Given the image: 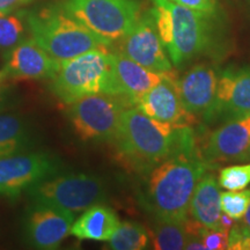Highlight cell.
I'll list each match as a JSON object with an SVG mask.
<instances>
[{
	"mask_svg": "<svg viewBox=\"0 0 250 250\" xmlns=\"http://www.w3.org/2000/svg\"><path fill=\"white\" fill-rule=\"evenodd\" d=\"M208 169L195 145L179 149L148 170L144 199L158 221L184 224L197 183Z\"/></svg>",
	"mask_w": 250,
	"mask_h": 250,
	"instance_id": "obj_1",
	"label": "cell"
},
{
	"mask_svg": "<svg viewBox=\"0 0 250 250\" xmlns=\"http://www.w3.org/2000/svg\"><path fill=\"white\" fill-rule=\"evenodd\" d=\"M112 143L122 160L139 171H148L179 149L197 145L190 125L156 121L136 107L123 112Z\"/></svg>",
	"mask_w": 250,
	"mask_h": 250,
	"instance_id": "obj_2",
	"label": "cell"
},
{
	"mask_svg": "<svg viewBox=\"0 0 250 250\" xmlns=\"http://www.w3.org/2000/svg\"><path fill=\"white\" fill-rule=\"evenodd\" d=\"M30 36L43 50L65 62L95 49H108L98 35L58 2L26 12Z\"/></svg>",
	"mask_w": 250,
	"mask_h": 250,
	"instance_id": "obj_3",
	"label": "cell"
},
{
	"mask_svg": "<svg viewBox=\"0 0 250 250\" xmlns=\"http://www.w3.org/2000/svg\"><path fill=\"white\" fill-rule=\"evenodd\" d=\"M151 12L162 44L174 66H181L210 49L213 42L211 19L171 0H151Z\"/></svg>",
	"mask_w": 250,
	"mask_h": 250,
	"instance_id": "obj_4",
	"label": "cell"
},
{
	"mask_svg": "<svg viewBox=\"0 0 250 250\" xmlns=\"http://www.w3.org/2000/svg\"><path fill=\"white\" fill-rule=\"evenodd\" d=\"M51 90L65 104L94 94L120 95L115 81L112 54L95 49L62 62L51 79Z\"/></svg>",
	"mask_w": 250,
	"mask_h": 250,
	"instance_id": "obj_5",
	"label": "cell"
},
{
	"mask_svg": "<svg viewBox=\"0 0 250 250\" xmlns=\"http://www.w3.org/2000/svg\"><path fill=\"white\" fill-rule=\"evenodd\" d=\"M68 117L73 130L85 142H114L123 112L134 103L124 95L94 94L72 102Z\"/></svg>",
	"mask_w": 250,
	"mask_h": 250,
	"instance_id": "obj_6",
	"label": "cell"
},
{
	"mask_svg": "<svg viewBox=\"0 0 250 250\" xmlns=\"http://www.w3.org/2000/svg\"><path fill=\"white\" fill-rule=\"evenodd\" d=\"M62 4L108 46L120 42L142 15L139 0H62Z\"/></svg>",
	"mask_w": 250,
	"mask_h": 250,
	"instance_id": "obj_7",
	"label": "cell"
},
{
	"mask_svg": "<svg viewBox=\"0 0 250 250\" xmlns=\"http://www.w3.org/2000/svg\"><path fill=\"white\" fill-rule=\"evenodd\" d=\"M34 203L56 206L73 213L100 204L107 196L101 177L86 173L52 175L30 187Z\"/></svg>",
	"mask_w": 250,
	"mask_h": 250,
	"instance_id": "obj_8",
	"label": "cell"
},
{
	"mask_svg": "<svg viewBox=\"0 0 250 250\" xmlns=\"http://www.w3.org/2000/svg\"><path fill=\"white\" fill-rule=\"evenodd\" d=\"M59 162L46 153L23 152L0 158V195L17 197L34 184L57 174Z\"/></svg>",
	"mask_w": 250,
	"mask_h": 250,
	"instance_id": "obj_9",
	"label": "cell"
},
{
	"mask_svg": "<svg viewBox=\"0 0 250 250\" xmlns=\"http://www.w3.org/2000/svg\"><path fill=\"white\" fill-rule=\"evenodd\" d=\"M118 52L156 73L173 71V65L166 55L151 9L140 15L132 29L120 41Z\"/></svg>",
	"mask_w": 250,
	"mask_h": 250,
	"instance_id": "obj_10",
	"label": "cell"
},
{
	"mask_svg": "<svg viewBox=\"0 0 250 250\" xmlns=\"http://www.w3.org/2000/svg\"><path fill=\"white\" fill-rule=\"evenodd\" d=\"M250 116V67L226 68L218 79L213 109L208 122Z\"/></svg>",
	"mask_w": 250,
	"mask_h": 250,
	"instance_id": "obj_11",
	"label": "cell"
},
{
	"mask_svg": "<svg viewBox=\"0 0 250 250\" xmlns=\"http://www.w3.org/2000/svg\"><path fill=\"white\" fill-rule=\"evenodd\" d=\"M74 213L56 206L34 203L27 217V237L37 249H57L71 233Z\"/></svg>",
	"mask_w": 250,
	"mask_h": 250,
	"instance_id": "obj_12",
	"label": "cell"
},
{
	"mask_svg": "<svg viewBox=\"0 0 250 250\" xmlns=\"http://www.w3.org/2000/svg\"><path fill=\"white\" fill-rule=\"evenodd\" d=\"M176 76L168 72L164 80L137 100L134 107L156 121L171 124H195L197 120L184 109L176 89Z\"/></svg>",
	"mask_w": 250,
	"mask_h": 250,
	"instance_id": "obj_13",
	"label": "cell"
},
{
	"mask_svg": "<svg viewBox=\"0 0 250 250\" xmlns=\"http://www.w3.org/2000/svg\"><path fill=\"white\" fill-rule=\"evenodd\" d=\"M250 145V116L227 122L210 133L203 144L199 155L205 164L242 160Z\"/></svg>",
	"mask_w": 250,
	"mask_h": 250,
	"instance_id": "obj_14",
	"label": "cell"
},
{
	"mask_svg": "<svg viewBox=\"0 0 250 250\" xmlns=\"http://www.w3.org/2000/svg\"><path fill=\"white\" fill-rule=\"evenodd\" d=\"M218 79L214 68L205 64H198L188 71L176 83L184 109L208 122L215 101Z\"/></svg>",
	"mask_w": 250,
	"mask_h": 250,
	"instance_id": "obj_15",
	"label": "cell"
},
{
	"mask_svg": "<svg viewBox=\"0 0 250 250\" xmlns=\"http://www.w3.org/2000/svg\"><path fill=\"white\" fill-rule=\"evenodd\" d=\"M62 62L51 57L34 41L27 37L5 56L6 77L15 79H50L56 76Z\"/></svg>",
	"mask_w": 250,
	"mask_h": 250,
	"instance_id": "obj_16",
	"label": "cell"
},
{
	"mask_svg": "<svg viewBox=\"0 0 250 250\" xmlns=\"http://www.w3.org/2000/svg\"><path fill=\"white\" fill-rule=\"evenodd\" d=\"M112 62L118 93L129 98L134 104L143 94L164 80L168 73L149 71L121 52L112 54Z\"/></svg>",
	"mask_w": 250,
	"mask_h": 250,
	"instance_id": "obj_17",
	"label": "cell"
},
{
	"mask_svg": "<svg viewBox=\"0 0 250 250\" xmlns=\"http://www.w3.org/2000/svg\"><path fill=\"white\" fill-rule=\"evenodd\" d=\"M221 192L212 173L199 179L189 205V214L193 220L208 229H219V220L223 213L220 205Z\"/></svg>",
	"mask_w": 250,
	"mask_h": 250,
	"instance_id": "obj_18",
	"label": "cell"
},
{
	"mask_svg": "<svg viewBox=\"0 0 250 250\" xmlns=\"http://www.w3.org/2000/svg\"><path fill=\"white\" fill-rule=\"evenodd\" d=\"M120 224L117 214L108 206L100 203L87 208L83 215L74 221L70 235L79 240L109 241Z\"/></svg>",
	"mask_w": 250,
	"mask_h": 250,
	"instance_id": "obj_19",
	"label": "cell"
},
{
	"mask_svg": "<svg viewBox=\"0 0 250 250\" xmlns=\"http://www.w3.org/2000/svg\"><path fill=\"white\" fill-rule=\"evenodd\" d=\"M34 146L30 125L18 114L0 112V158L28 152Z\"/></svg>",
	"mask_w": 250,
	"mask_h": 250,
	"instance_id": "obj_20",
	"label": "cell"
},
{
	"mask_svg": "<svg viewBox=\"0 0 250 250\" xmlns=\"http://www.w3.org/2000/svg\"><path fill=\"white\" fill-rule=\"evenodd\" d=\"M26 11L0 13V54L6 56L27 39Z\"/></svg>",
	"mask_w": 250,
	"mask_h": 250,
	"instance_id": "obj_21",
	"label": "cell"
},
{
	"mask_svg": "<svg viewBox=\"0 0 250 250\" xmlns=\"http://www.w3.org/2000/svg\"><path fill=\"white\" fill-rule=\"evenodd\" d=\"M149 236L140 224L125 221L109 239V248L114 250H143L148 246Z\"/></svg>",
	"mask_w": 250,
	"mask_h": 250,
	"instance_id": "obj_22",
	"label": "cell"
},
{
	"mask_svg": "<svg viewBox=\"0 0 250 250\" xmlns=\"http://www.w3.org/2000/svg\"><path fill=\"white\" fill-rule=\"evenodd\" d=\"M159 223L153 236V248L158 250L186 249L190 234L187 232L184 224Z\"/></svg>",
	"mask_w": 250,
	"mask_h": 250,
	"instance_id": "obj_23",
	"label": "cell"
},
{
	"mask_svg": "<svg viewBox=\"0 0 250 250\" xmlns=\"http://www.w3.org/2000/svg\"><path fill=\"white\" fill-rule=\"evenodd\" d=\"M219 187L228 191H239L250 184V164L229 166L220 170Z\"/></svg>",
	"mask_w": 250,
	"mask_h": 250,
	"instance_id": "obj_24",
	"label": "cell"
},
{
	"mask_svg": "<svg viewBox=\"0 0 250 250\" xmlns=\"http://www.w3.org/2000/svg\"><path fill=\"white\" fill-rule=\"evenodd\" d=\"M250 203V189L239 191H225L220 196L221 211L239 221L245 215L247 208Z\"/></svg>",
	"mask_w": 250,
	"mask_h": 250,
	"instance_id": "obj_25",
	"label": "cell"
},
{
	"mask_svg": "<svg viewBox=\"0 0 250 250\" xmlns=\"http://www.w3.org/2000/svg\"><path fill=\"white\" fill-rule=\"evenodd\" d=\"M228 236L229 232L208 229V228H204L201 234V239L206 250L228 249Z\"/></svg>",
	"mask_w": 250,
	"mask_h": 250,
	"instance_id": "obj_26",
	"label": "cell"
},
{
	"mask_svg": "<svg viewBox=\"0 0 250 250\" xmlns=\"http://www.w3.org/2000/svg\"><path fill=\"white\" fill-rule=\"evenodd\" d=\"M171 1L192 11L199 12V13L211 15V17L217 13L218 9L217 0H171Z\"/></svg>",
	"mask_w": 250,
	"mask_h": 250,
	"instance_id": "obj_27",
	"label": "cell"
},
{
	"mask_svg": "<svg viewBox=\"0 0 250 250\" xmlns=\"http://www.w3.org/2000/svg\"><path fill=\"white\" fill-rule=\"evenodd\" d=\"M33 0H0V13H11L21 9Z\"/></svg>",
	"mask_w": 250,
	"mask_h": 250,
	"instance_id": "obj_28",
	"label": "cell"
},
{
	"mask_svg": "<svg viewBox=\"0 0 250 250\" xmlns=\"http://www.w3.org/2000/svg\"><path fill=\"white\" fill-rule=\"evenodd\" d=\"M12 96L9 94L7 87L0 83V112H4L9 108Z\"/></svg>",
	"mask_w": 250,
	"mask_h": 250,
	"instance_id": "obj_29",
	"label": "cell"
},
{
	"mask_svg": "<svg viewBox=\"0 0 250 250\" xmlns=\"http://www.w3.org/2000/svg\"><path fill=\"white\" fill-rule=\"evenodd\" d=\"M239 221H241L239 225H237V227L240 228V230H241V233L243 235H249L250 234V203L248 205V208H247V211L245 215H243L242 219H240Z\"/></svg>",
	"mask_w": 250,
	"mask_h": 250,
	"instance_id": "obj_30",
	"label": "cell"
},
{
	"mask_svg": "<svg viewBox=\"0 0 250 250\" xmlns=\"http://www.w3.org/2000/svg\"><path fill=\"white\" fill-rule=\"evenodd\" d=\"M187 250H205L204 243H203L201 236H195V235H190L189 240H188L187 246H186Z\"/></svg>",
	"mask_w": 250,
	"mask_h": 250,
	"instance_id": "obj_31",
	"label": "cell"
},
{
	"mask_svg": "<svg viewBox=\"0 0 250 250\" xmlns=\"http://www.w3.org/2000/svg\"><path fill=\"white\" fill-rule=\"evenodd\" d=\"M241 250H250V234L243 236L241 241Z\"/></svg>",
	"mask_w": 250,
	"mask_h": 250,
	"instance_id": "obj_32",
	"label": "cell"
},
{
	"mask_svg": "<svg viewBox=\"0 0 250 250\" xmlns=\"http://www.w3.org/2000/svg\"><path fill=\"white\" fill-rule=\"evenodd\" d=\"M248 160L250 161V145H249L248 149H247V151H246L245 155H243V158H242L241 161H248Z\"/></svg>",
	"mask_w": 250,
	"mask_h": 250,
	"instance_id": "obj_33",
	"label": "cell"
},
{
	"mask_svg": "<svg viewBox=\"0 0 250 250\" xmlns=\"http://www.w3.org/2000/svg\"><path fill=\"white\" fill-rule=\"evenodd\" d=\"M6 74H5V72L4 71H0V83H2L5 81V79H6Z\"/></svg>",
	"mask_w": 250,
	"mask_h": 250,
	"instance_id": "obj_34",
	"label": "cell"
}]
</instances>
